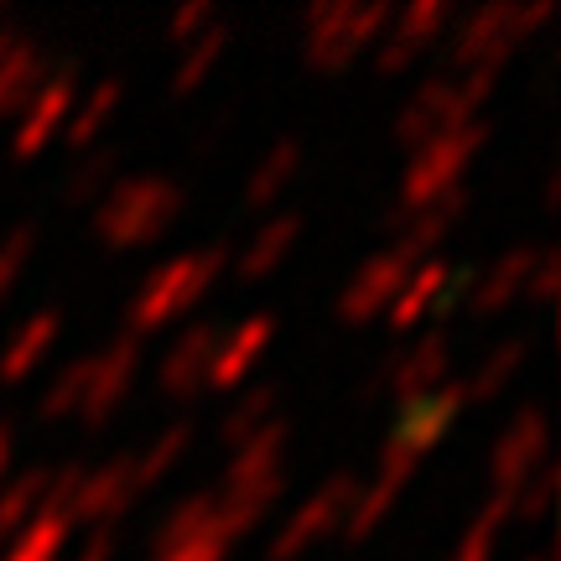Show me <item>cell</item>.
<instances>
[{
  "instance_id": "obj_30",
  "label": "cell",
  "mask_w": 561,
  "mask_h": 561,
  "mask_svg": "<svg viewBox=\"0 0 561 561\" xmlns=\"http://www.w3.org/2000/svg\"><path fill=\"white\" fill-rule=\"evenodd\" d=\"M121 172V151H94V157H83L73 172H68V182H62V203L68 208H89V203L104 198V182Z\"/></svg>"
},
{
  "instance_id": "obj_18",
  "label": "cell",
  "mask_w": 561,
  "mask_h": 561,
  "mask_svg": "<svg viewBox=\"0 0 561 561\" xmlns=\"http://www.w3.org/2000/svg\"><path fill=\"white\" fill-rule=\"evenodd\" d=\"M276 339V318L271 312H261V318L240 322L234 333H229V343H224L219 354H214V364H208V385L214 390H229V385H240L244 375H250V364L261 359V348Z\"/></svg>"
},
{
  "instance_id": "obj_35",
  "label": "cell",
  "mask_w": 561,
  "mask_h": 561,
  "mask_svg": "<svg viewBox=\"0 0 561 561\" xmlns=\"http://www.w3.org/2000/svg\"><path fill=\"white\" fill-rule=\"evenodd\" d=\"M115 104H121V79H104L100 89L89 94V104L73 115V125H68V146H89V140L104 130V121L115 115Z\"/></svg>"
},
{
  "instance_id": "obj_29",
  "label": "cell",
  "mask_w": 561,
  "mask_h": 561,
  "mask_svg": "<svg viewBox=\"0 0 561 561\" xmlns=\"http://www.w3.org/2000/svg\"><path fill=\"white\" fill-rule=\"evenodd\" d=\"M208 520H214V494H193V500H182L157 530V557L182 551L187 541H198L203 530H208Z\"/></svg>"
},
{
  "instance_id": "obj_45",
  "label": "cell",
  "mask_w": 561,
  "mask_h": 561,
  "mask_svg": "<svg viewBox=\"0 0 561 561\" xmlns=\"http://www.w3.org/2000/svg\"><path fill=\"white\" fill-rule=\"evenodd\" d=\"M530 561H546V557H530Z\"/></svg>"
},
{
  "instance_id": "obj_17",
  "label": "cell",
  "mask_w": 561,
  "mask_h": 561,
  "mask_svg": "<svg viewBox=\"0 0 561 561\" xmlns=\"http://www.w3.org/2000/svg\"><path fill=\"white\" fill-rule=\"evenodd\" d=\"M536 261H541V244H515L510 255H504L489 276L473 286V297H468V312L473 318H494V312H504L510 301L520 297V286L530 280V271H536Z\"/></svg>"
},
{
  "instance_id": "obj_36",
  "label": "cell",
  "mask_w": 561,
  "mask_h": 561,
  "mask_svg": "<svg viewBox=\"0 0 561 561\" xmlns=\"http://www.w3.org/2000/svg\"><path fill=\"white\" fill-rule=\"evenodd\" d=\"M32 244H37V229L32 224H21V229H11L5 234V244H0V301H5V291L16 286V276L26 271V261H32Z\"/></svg>"
},
{
  "instance_id": "obj_6",
  "label": "cell",
  "mask_w": 561,
  "mask_h": 561,
  "mask_svg": "<svg viewBox=\"0 0 561 561\" xmlns=\"http://www.w3.org/2000/svg\"><path fill=\"white\" fill-rule=\"evenodd\" d=\"M354 500H359V479L354 473H333V479L322 483L312 500L301 504L291 520L276 530V541H271V551H265V561H297L307 546H318L333 525L354 510Z\"/></svg>"
},
{
  "instance_id": "obj_10",
  "label": "cell",
  "mask_w": 561,
  "mask_h": 561,
  "mask_svg": "<svg viewBox=\"0 0 561 561\" xmlns=\"http://www.w3.org/2000/svg\"><path fill=\"white\" fill-rule=\"evenodd\" d=\"M214 354H219V328H214V322H193V328L167 348V359H161V369H157L161 396L193 401L203 385H208V364H214Z\"/></svg>"
},
{
  "instance_id": "obj_41",
  "label": "cell",
  "mask_w": 561,
  "mask_h": 561,
  "mask_svg": "<svg viewBox=\"0 0 561 561\" xmlns=\"http://www.w3.org/2000/svg\"><path fill=\"white\" fill-rule=\"evenodd\" d=\"M411 62H416V47L390 32V37H385V47H380V58H375V68H380V73H401V68H411Z\"/></svg>"
},
{
  "instance_id": "obj_33",
  "label": "cell",
  "mask_w": 561,
  "mask_h": 561,
  "mask_svg": "<svg viewBox=\"0 0 561 561\" xmlns=\"http://www.w3.org/2000/svg\"><path fill=\"white\" fill-rule=\"evenodd\" d=\"M89 375H94V354H89V359H73V364H68V369H62L58 380H53V390L42 396L37 416H42V421H58V416H68L73 405H83V390H89Z\"/></svg>"
},
{
  "instance_id": "obj_23",
  "label": "cell",
  "mask_w": 561,
  "mask_h": 561,
  "mask_svg": "<svg viewBox=\"0 0 561 561\" xmlns=\"http://www.w3.org/2000/svg\"><path fill=\"white\" fill-rule=\"evenodd\" d=\"M525 354H530V339L500 343V348H494V354H489V359H483L479 369L462 380V401H489V396H500L504 380H510V375L525 364Z\"/></svg>"
},
{
  "instance_id": "obj_11",
  "label": "cell",
  "mask_w": 561,
  "mask_h": 561,
  "mask_svg": "<svg viewBox=\"0 0 561 561\" xmlns=\"http://www.w3.org/2000/svg\"><path fill=\"white\" fill-rule=\"evenodd\" d=\"M73 89H79V68H73V62H62V68L47 73V83L37 89V100L21 110V130H16V140H11L16 157H37L42 146L58 136L62 115H68V104H73Z\"/></svg>"
},
{
  "instance_id": "obj_42",
  "label": "cell",
  "mask_w": 561,
  "mask_h": 561,
  "mask_svg": "<svg viewBox=\"0 0 561 561\" xmlns=\"http://www.w3.org/2000/svg\"><path fill=\"white\" fill-rule=\"evenodd\" d=\"M79 561H115V530H110V525H94V536H89Z\"/></svg>"
},
{
  "instance_id": "obj_15",
  "label": "cell",
  "mask_w": 561,
  "mask_h": 561,
  "mask_svg": "<svg viewBox=\"0 0 561 561\" xmlns=\"http://www.w3.org/2000/svg\"><path fill=\"white\" fill-rule=\"evenodd\" d=\"M136 458H110L100 473H89L79 489V500H73V525H110L115 515L130 510L136 500Z\"/></svg>"
},
{
  "instance_id": "obj_12",
  "label": "cell",
  "mask_w": 561,
  "mask_h": 561,
  "mask_svg": "<svg viewBox=\"0 0 561 561\" xmlns=\"http://www.w3.org/2000/svg\"><path fill=\"white\" fill-rule=\"evenodd\" d=\"M42 83H47V62H42L37 42L16 32V26H5L0 32V121L21 115L26 104L37 100Z\"/></svg>"
},
{
  "instance_id": "obj_7",
  "label": "cell",
  "mask_w": 561,
  "mask_h": 561,
  "mask_svg": "<svg viewBox=\"0 0 561 561\" xmlns=\"http://www.w3.org/2000/svg\"><path fill=\"white\" fill-rule=\"evenodd\" d=\"M551 453V432H546L541 405H525L520 416L504 426V437L494 442V462H489V479H494V494H520L525 479L536 473Z\"/></svg>"
},
{
  "instance_id": "obj_14",
  "label": "cell",
  "mask_w": 561,
  "mask_h": 561,
  "mask_svg": "<svg viewBox=\"0 0 561 561\" xmlns=\"http://www.w3.org/2000/svg\"><path fill=\"white\" fill-rule=\"evenodd\" d=\"M447 364H453V348H447V333H437V328H432L411 354L390 359V390H396L401 411L426 401V396H437L442 385H447Z\"/></svg>"
},
{
  "instance_id": "obj_28",
  "label": "cell",
  "mask_w": 561,
  "mask_h": 561,
  "mask_svg": "<svg viewBox=\"0 0 561 561\" xmlns=\"http://www.w3.org/2000/svg\"><path fill=\"white\" fill-rule=\"evenodd\" d=\"M224 47H229V26H208L198 37L187 42V58L178 62V73H172V94H193L203 79H208V68L224 58Z\"/></svg>"
},
{
  "instance_id": "obj_39",
  "label": "cell",
  "mask_w": 561,
  "mask_h": 561,
  "mask_svg": "<svg viewBox=\"0 0 561 561\" xmlns=\"http://www.w3.org/2000/svg\"><path fill=\"white\" fill-rule=\"evenodd\" d=\"M208 21H214V11H208L203 0H198V5H187V11H178V16H172V42H182V47H187V42L198 37Z\"/></svg>"
},
{
  "instance_id": "obj_34",
  "label": "cell",
  "mask_w": 561,
  "mask_h": 561,
  "mask_svg": "<svg viewBox=\"0 0 561 561\" xmlns=\"http://www.w3.org/2000/svg\"><path fill=\"white\" fill-rule=\"evenodd\" d=\"M276 401H280V390L276 385H255L250 396H244L229 416H224V442H244V437H255L265 421H271V411H276Z\"/></svg>"
},
{
  "instance_id": "obj_38",
  "label": "cell",
  "mask_w": 561,
  "mask_h": 561,
  "mask_svg": "<svg viewBox=\"0 0 561 561\" xmlns=\"http://www.w3.org/2000/svg\"><path fill=\"white\" fill-rule=\"evenodd\" d=\"M229 557V546L214 536V530H203L198 541H187L182 551H167V557H157V561H224Z\"/></svg>"
},
{
  "instance_id": "obj_26",
  "label": "cell",
  "mask_w": 561,
  "mask_h": 561,
  "mask_svg": "<svg viewBox=\"0 0 561 561\" xmlns=\"http://www.w3.org/2000/svg\"><path fill=\"white\" fill-rule=\"evenodd\" d=\"M68 530L73 525L62 520V515H32V525L21 530L16 541H11V551H5V561H58L62 546H68Z\"/></svg>"
},
{
  "instance_id": "obj_27",
  "label": "cell",
  "mask_w": 561,
  "mask_h": 561,
  "mask_svg": "<svg viewBox=\"0 0 561 561\" xmlns=\"http://www.w3.org/2000/svg\"><path fill=\"white\" fill-rule=\"evenodd\" d=\"M297 167H301V146L297 140H280L276 151L255 167V178H250V187H244V203H250V208H271V198L297 178Z\"/></svg>"
},
{
  "instance_id": "obj_3",
  "label": "cell",
  "mask_w": 561,
  "mask_h": 561,
  "mask_svg": "<svg viewBox=\"0 0 561 561\" xmlns=\"http://www.w3.org/2000/svg\"><path fill=\"white\" fill-rule=\"evenodd\" d=\"M483 140H489V125L483 121H468V125H458V130H447V136L426 140L416 151V161L405 167L401 203L390 208V224H411L426 203H437L442 193L462 187V167L473 161V151H479Z\"/></svg>"
},
{
  "instance_id": "obj_16",
  "label": "cell",
  "mask_w": 561,
  "mask_h": 561,
  "mask_svg": "<svg viewBox=\"0 0 561 561\" xmlns=\"http://www.w3.org/2000/svg\"><path fill=\"white\" fill-rule=\"evenodd\" d=\"M462 385H442L437 396H426V401L405 405L401 416H396V432L390 437L401 442V447H411V453H426V447H437L442 437H447V426H453V416L462 411Z\"/></svg>"
},
{
  "instance_id": "obj_13",
  "label": "cell",
  "mask_w": 561,
  "mask_h": 561,
  "mask_svg": "<svg viewBox=\"0 0 561 561\" xmlns=\"http://www.w3.org/2000/svg\"><path fill=\"white\" fill-rule=\"evenodd\" d=\"M405 276H411V265H405L396 250L375 255V261L364 265L359 276L343 286L339 318H343V322H369V318H380V312H390V301L401 297Z\"/></svg>"
},
{
  "instance_id": "obj_9",
  "label": "cell",
  "mask_w": 561,
  "mask_h": 561,
  "mask_svg": "<svg viewBox=\"0 0 561 561\" xmlns=\"http://www.w3.org/2000/svg\"><path fill=\"white\" fill-rule=\"evenodd\" d=\"M479 121L468 104L458 100V83L453 79H426L411 94V104L401 110V121H396V140H401L405 151H421L426 140L447 136V130H458V125Z\"/></svg>"
},
{
  "instance_id": "obj_37",
  "label": "cell",
  "mask_w": 561,
  "mask_h": 561,
  "mask_svg": "<svg viewBox=\"0 0 561 561\" xmlns=\"http://www.w3.org/2000/svg\"><path fill=\"white\" fill-rule=\"evenodd\" d=\"M551 494H557V462H541V468H536V483L515 494V510H510V515H520V520H541L546 510H551Z\"/></svg>"
},
{
  "instance_id": "obj_2",
  "label": "cell",
  "mask_w": 561,
  "mask_h": 561,
  "mask_svg": "<svg viewBox=\"0 0 561 561\" xmlns=\"http://www.w3.org/2000/svg\"><path fill=\"white\" fill-rule=\"evenodd\" d=\"M182 214V187L167 178H136V182H121L110 198H100V240L110 250H130V244H146L167 234Z\"/></svg>"
},
{
  "instance_id": "obj_4",
  "label": "cell",
  "mask_w": 561,
  "mask_h": 561,
  "mask_svg": "<svg viewBox=\"0 0 561 561\" xmlns=\"http://www.w3.org/2000/svg\"><path fill=\"white\" fill-rule=\"evenodd\" d=\"M390 21V5H318L312 16H307V62L318 68V73H339L348 62L359 58L369 42L380 37V26Z\"/></svg>"
},
{
  "instance_id": "obj_25",
  "label": "cell",
  "mask_w": 561,
  "mask_h": 561,
  "mask_svg": "<svg viewBox=\"0 0 561 561\" xmlns=\"http://www.w3.org/2000/svg\"><path fill=\"white\" fill-rule=\"evenodd\" d=\"M442 286H447V265H442V261H426L416 276H405L401 297L390 301V322H396V328L405 333V328H411V322H416L421 312H426V307L442 297Z\"/></svg>"
},
{
  "instance_id": "obj_21",
  "label": "cell",
  "mask_w": 561,
  "mask_h": 561,
  "mask_svg": "<svg viewBox=\"0 0 561 561\" xmlns=\"http://www.w3.org/2000/svg\"><path fill=\"white\" fill-rule=\"evenodd\" d=\"M47 483H53V468H26L21 479L5 483V494H0V546H11L32 525V515L47 500Z\"/></svg>"
},
{
  "instance_id": "obj_8",
  "label": "cell",
  "mask_w": 561,
  "mask_h": 561,
  "mask_svg": "<svg viewBox=\"0 0 561 561\" xmlns=\"http://www.w3.org/2000/svg\"><path fill=\"white\" fill-rule=\"evenodd\" d=\"M136 375H140V339H130V333H121L104 354H94V375H89V390H83V405H79L89 432H100V426L115 421Z\"/></svg>"
},
{
  "instance_id": "obj_43",
  "label": "cell",
  "mask_w": 561,
  "mask_h": 561,
  "mask_svg": "<svg viewBox=\"0 0 561 561\" xmlns=\"http://www.w3.org/2000/svg\"><path fill=\"white\" fill-rule=\"evenodd\" d=\"M5 462H11V426H0V473H5Z\"/></svg>"
},
{
  "instance_id": "obj_19",
  "label": "cell",
  "mask_w": 561,
  "mask_h": 561,
  "mask_svg": "<svg viewBox=\"0 0 561 561\" xmlns=\"http://www.w3.org/2000/svg\"><path fill=\"white\" fill-rule=\"evenodd\" d=\"M286 437H291V426L286 421H265L255 437L240 442V458L229 462V473H224V489H244V483H265V479H280V453H286Z\"/></svg>"
},
{
  "instance_id": "obj_32",
  "label": "cell",
  "mask_w": 561,
  "mask_h": 561,
  "mask_svg": "<svg viewBox=\"0 0 561 561\" xmlns=\"http://www.w3.org/2000/svg\"><path fill=\"white\" fill-rule=\"evenodd\" d=\"M447 21H453V0H421V5H411V11L396 16V37L411 42L416 53H426Z\"/></svg>"
},
{
  "instance_id": "obj_5",
  "label": "cell",
  "mask_w": 561,
  "mask_h": 561,
  "mask_svg": "<svg viewBox=\"0 0 561 561\" xmlns=\"http://www.w3.org/2000/svg\"><path fill=\"white\" fill-rule=\"evenodd\" d=\"M551 16L546 5H479L473 16L462 21L458 42H453V68H462V73H473V68H494L500 73V62L515 53L525 42V32L530 26H541V21Z\"/></svg>"
},
{
  "instance_id": "obj_20",
  "label": "cell",
  "mask_w": 561,
  "mask_h": 561,
  "mask_svg": "<svg viewBox=\"0 0 561 561\" xmlns=\"http://www.w3.org/2000/svg\"><path fill=\"white\" fill-rule=\"evenodd\" d=\"M58 312H37V318H26L16 328V339L5 343V354H0V380L5 385H16V380H26L32 369H37V359L58 343Z\"/></svg>"
},
{
  "instance_id": "obj_31",
  "label": "cell",
  "mask_w": 561,
  "mask_h": 561,
  "mask_svg": "<svg viewBox=\"0 0 561 561\" xmlns=\"http://www.w3.org/2000/svg\"><path fill=\"white\" fill-rule=\"evenodd\" d=\"M187 442H193V421H172V426L151 442V453H146V458H136V489H151V483H157L161 473H167V468L187 453Z\"/></svg>"
},
{
  "instance_id": "obj_24",
  "label": "cell",
  "mask_w": 561,
  "mask_h": 561,
  "mask_svg": "<svg viewBox=\"0 0 561 561\" xmlns=\"http://www.w3.org/2000/svg\"><path fill=\"white\" fill-rule=\"evenodd\" d=\"M401 489H405V483H396V479H375L369 489H359V500H354L348 520H343V541H348V546L369 541V536H375V525L396 510V494H401Z\"/></svg>"
},
{
  "instance_id": "obj_40",
  "label": "cell",
  "mask_w": 561,
  "mask_h": 561,
  "mask_svg": "<svg viewBox=\"0 0 561 561\" xmlns=\"http://www.w3.org/2000/svg\"><path fill=\"white\" fill-rule=\"evenodd\" d=\"M536 265H541V271H536V280H530V297H536V301H551V297H557L561 255H557V250H541V261H536Z\"/></svg>"
},
{
  "instance_id": "obj_22",
  "label": "cell",
  "mask_w": 561,
  "mask_h": 561,
  "mask_svg": "<svg viewBox=\"0 0 561 561\" xmlns=\"http://www.w3.org/2000/svg\"><path fill=\"white\" fill-rule=\"evenodd\" d=\"M297 240H301V219H297V214H276V219H271L261 234L250 240V250L240 255V280L271 276V271L291 255V244H297Z\"/></svg>"
},
{
  "instance_id": "obj_44",
  "label": "cell",
  "mask_w": 561,
  "mask_h": 561,
  "mask_svg": "<svg viewBox=\"0 0 561 561\" xmlns=\"http://www.w3.org/2000/svg\"><path fill=\"white\" fill-rule=\"evenodd\" d=\"M0 21H5V5H0Z\"/></svg>"
},
{
  "instance_id": "obj_1",
  "label": "cell",
  "mask_w": 561,
  "mask_h": 561,
  "mask_svg": "<svg viewBox=\"0 0 561 561\" xmlns=\"http://www.w3.org/2000/svg\"><path fill=\"white\" fill-rule=\"evenodd\" d=\"M224 261H229V244H208L203 255H182V261H167L161 271H151L136 301H130V312H125V333L140 339V333H157L161 322L182 318L193 301L214 291Z\"/></svg>"
}]
</instances>
